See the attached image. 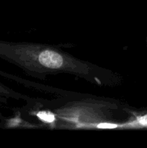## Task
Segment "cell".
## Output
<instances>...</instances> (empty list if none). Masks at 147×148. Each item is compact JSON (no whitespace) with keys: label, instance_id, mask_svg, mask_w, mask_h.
I'll return each instance as SVG.
<instances>
[{"label":"cell","instance_id":"1","mask_svg":"<svg viewBox=\"0 0 147 148\" xmlns=\"http://www.w3.org/2000/svg\"><path fill=\"white\" fill-rule=\"evenodd\" d=\"M39 62L43 66L48 68H59L63 65V57L53 51L46 50L39 56Z\"/></svg>","mask_w":147,"mask_h":148},{"label":"cell","instance_id":"3","mask_svg":"<svg viewBox=\"0 0 147 148\" xmlns=\"http://www.w3.org/2000/svg\"><path fill=\"white\" fill-rule=\"evenodd\" d=\"M9 94H10V91L7 90V88L0 84V95H9Z\"/></svg>","mask_w":147,"mask_h":148},{"label":"cell","instance_id":"2","mask_svg":"<svg viewBox=\"0 0 147 148\" xmlns=\"http://www.w3.org/2000/svg\"><path fill=\"white\" fill-rule=\"evenodd\" d=\"M39 118L40 119H42L43 121H46V122H53L55 119V117L53 116V114H52L51 113H48V112H44V111H41V112L38 113L37 114Z\"/></svg>","mask_w":147,"mask_h":148}]
</instances>
